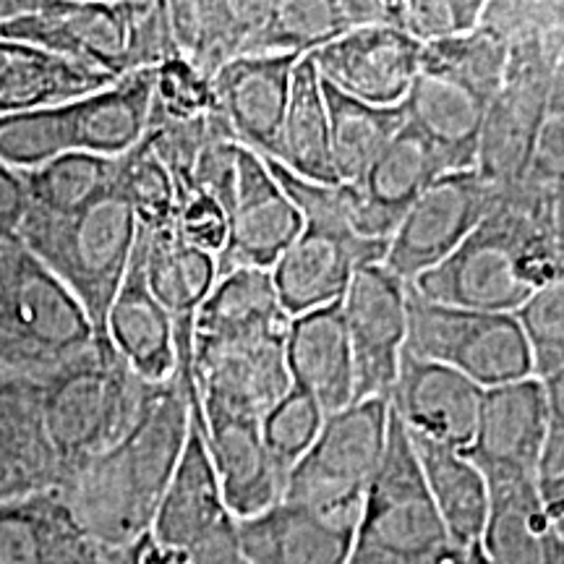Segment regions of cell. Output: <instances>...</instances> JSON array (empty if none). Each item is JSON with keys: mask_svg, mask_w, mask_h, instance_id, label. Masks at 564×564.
I'll return each mask as SVG.
<instances>
[{"mask_svg": "<svg viewBox=\"0 0 564 564\" xmlns=\"http://www.w3.org/2000/svg\"><path fill=\"white\" fill-rule=\"evenodd\" d=\"M178 371L152 384L139 421L105 453L63 470L55 491L105 546L129 552L152 531L192 423V345L178 350Z\"/></svg>", "mask_w": 564, "mask_h": 564, "instance_id": "cell-1", "label": "cell"}, {"mask_svg": "<svg viewBox=\"0 0 564 564\" xmlns=\"http://www.w3.org/2000/svg\"><path fill=\"white\" fill-rule=\"evenodd\" d=\"M560 264L552 194L520 183L499 188L478 228L411 288L442 306L514 314Z\"/></svg>", "mask_w": 564, "mask_h": 564, "instance_id": "cell-2", "label": "cell"}, {"mask_svg": "<svg viewBox=\"0 0 564 564\" xmlns=\"http://www.w3.org/2000/svg\"><path fill=\"white\" fill-rule=\"evenodd\" d=\"M0 40L30 42L42 51L110 74L112 79L158 68L178 55L167 3H63L37 0L0 21Z\"/></svg>", "mask_w": 564, "mask_h": 564, "instance_id": "cell-3", "label": "cell"}, {"mask_svg": "<svg viewBox=\"0 0 564 564\" xmlns=\"http://www.w3.org/2000/svg\"><path fill=\"white\" fill-rule=\"evenodd\" d=\"M510 40L484 24L470 34L429 42L408 89L405 123L442 147L460 171L476 167L486 110L502 82Z\"/></svg>", "mask_w": 564, "mask_h": 564, "instance_id": "cell-4", "label": "cell"}, {"mask_svg": "<svg viewBox=\"0 0 564 564\" xmlns=\"http://www.w3.org/2000/svg\"><path fill=\"white\" fill-rule=\"evenodd\" d=\"M40 411L58 478L76 463L105 453L139 421L152 384L139 379L108 337H97L37 379Z\"/></svg>", "mask_w": 564, "mask_h": 564, "instance_id": "cell-5", "label": "cell"}, {"mask_svg": "<svg viewBox=\"0 0 564 564\" xmlns=\"http://www.w3.org/2000/svg\"><path fill=\"white\" fill-rule=\"evenodd\" d=\"M137 236V215L116 183L100 199L70 215L26 212L17 238L74 293L91 327L105 337V322L129 272Z\"/></svg>", "mask_w": 564, "mask_h": 564, "instance_id": "cell-6", "label": "cell"}, {"mask_svg": "<svg viewBox=\"0 0 564 564\" xmlns=\"http://www.w3.org/2000/svg\"><path fill=\"white\" fill-rule=\"evenodd\" d=\"M97 337L74 293L19 238L0 241V373L40 379Z\"/></svg>", "mask_w": 564, "mask_h": 564, "instance_id": "cell-7", "label": "cell"}, {"mask_svg": "<svg viewBox=\"0 0 564 564\" xmlns=\"http://www.w3.org/2000/svg\"><path fill=\"white\" fill-rule=\"evenodd\" d=\"M455 552L423 484L411 436L390 408L387 447L366 489L348 564H447Z\"/></svg>", "mask_w": 564, "mask_h": 564, "instance_id": "cell-8", "label": "cell"}, {"mask_svg": "<svg viewBox=\"0 0 564 564\" xmlns=\"http://www.w3.org/2000/svg\"><path fill=\"white\" fill-rule=\"evenodd\" d=\"M405 352L449 366L481 390L533 377V352L518 316L442 306L411 285Z\"/></svg>", "mask_w": 564, "mask_h": 564, "instance_id": "cell-9", "label": "cell"}, {"mask_svg": "<svg viewBox=\"0 0 564 564\" xmlns=\"http://www.w3.org/2000/svg\"><path fill=\"white\" fill-rule=\"evenodd\" d=\"M390 434V398L329 413L306 455L288 474L282 499L361 520L366 489L382 463Z\"/></svg>", "mask_w": 564, "mask_h": 564, "instance_id": "cell-10", "label": "cell"}, {"mask_svg": "<svg viewBox=\"0 0 564 564\" xmlns=\"http://www.w3.org/2000/svg\"><path fill=\"white\" fill-rule=\"evenodd\" d=\"M554 70L539 42H510L507 66L486 110L476 171L494 188L520 186L544 126L554 91Z\"/></svg>", "mask_w": 564, "mask_h": 564, "instance_id": "cell-11", "label": "cell"}, {"mask_svg": "<svg viewBox=\"0 0 564 564\" xmlns=\"http://www.w3.org/2000/svg\"><path fill=\"white\" fill-rule=\"evenodd\" d=\"M497 196L499 188L484 181L476 167L442 175L400 217L382 264L403 285H413L478 228Z\"/></svg>", "mask_w": 564, "mask_h": 564, "instance_id": "cell-12", "label": "cell"}, {"mask_svg": "<svg viewBox=\"0 0 564 564\" xmlns=\"http://www.w3.org/2000/svg\"><path fill=\"white\" fill-rule=\"evenodd\" d=\"M340 306L356 379L352 403L390 398L408 340V285L384 264H366L352 274Z\"/></svg>", "mask_w": 564, "mask_h": 564, "instance_id": "cell-13", "label": "cell"}, {"mask_svg": "<svg viewBox=\"0 0 564 564\" xmlns=\"http://www.w3.org/2000/svg\"><path fill=\"white\" fill-rule=\"evenodd\" d=\"M282 333L192 343V377L202 405H220L262 421L291 390Z\"/></svg>", "mask_w": 564, "mask_h": 564, "instance_id": "cell-14", "label": "cell"}, {"mask_svg": "<svg viewBox=\"0 0 564 564\" xmlns=\"http://www.w3.org/2000/svg\"><path fill=\"white\" fill-rule=\"evenodd\" d=\"M423 45L387 24H366L308 55L319 79L343 95L379 108L405 100L419 74Z\"/></svg>", "mask_w": 564, "mask_h": 564, "instance_id": "cell-15", "label": "cell"}, {"mask_svg": "<svg viewBox=\"0 0 564 564\" xmlns=\"http://www.w3.org/2000/svg\"><path fill=\"white\" fill-rule=\"evenodd\" d=\"M301 230V212L274 181L267 162L241 147L236 199L228 212V243L217 257V278L232 270L272 272Z\"/></svg>", "mask_w": 564, "mask_h": 564, "instance_id": "cell-16", "label": "cell"}, {"mask_svg": "<svg viewBox=\"0 0 564 564\" xmlns=\"http://www.w3.org/2000/svg\"><path fill=\"white\" fill-rule=\"evenodd\" d=\"M299 61L301 55H246L212 76L217 112L230 139L262 160L278 154Z\"/></svg>", "mask_w": 564, "mask_h": 564, "instance_id": "cell-17", "label": "cell"}, {"mask_svg": "<svg viewBox=\"0 0 564 564\" xmlns=\"http://www.w3.org/2000/svg\"><path fill=\"white\" fill-rule=\"evenodd\" d=\"M481 400V387L463 373L403 350L390 408L411 434L465 453L476 436Z\"/></svg>", "mask_w": 564, "mask_h": 564, "instance_id": "cell-18", "label": "cell"}, {"mask_svg": "<svg viewBox=\"0 0 564 564\" xmlns=\"http://www.w3.org/2000/svg\"><path fill=\"white\" fill-rule=\"evenodd\" d=\"M390 241H358L333 230L303 225L301 236L272 267V282L285 314L301 316L343 301L352 274L382 264Z\"/></svg>", "mask_w": 564, "mask_h": 564, "instance_id": "cell-19", "label": "cell"}, {"mask_svg": "<svg viewBox=\"0 0 564 564\" xmlns=\"http://www.w3.org/2000/svg\"><path fill=\"white\" fill-rule=\"evenodd\" d=\"M236 525L238 520L232 518L228 505H225L220 481H217L207 444H204L199 400H196L194 387L186 447H183L181 460L175 465L171 486L162 497L150 533L160 544L181 549V552L188 554L225 533L236 531Z\"/></svg>", "mask_w": 564, "mask_h": 564, "instance_id": "cell-20", "label": "cell"}, {"mask_svg": "<svg viewBox=\"0 0 564 564\" xmlns=\"http://www.w3.org/2000/svg\"><path fill=\"white\" fill-rule=\"evenodd\" d=\"M0 564H129V554L100 544L47 489L0 505Z\"/></svg>", "mask_w": 564, "mask_h": 564, "instance_id": "cell-21", "label": "cell"}, {"mask_svg": "<svg viewBox=\"0 0 564 564\" xmlns=\"http://www.w3.org/2000/svg\"><path fill=\"white\" fill-rule=\"evenodd\" d=\"M199 415L212 468L232 518H253L278 505L285 491V476L274 468L267 453L259 419L230 408L202 403Z\"/></svg>", "mask_w": 564, "mask_h": 564, "instance_id": "cell-22", "label": "cell"}, {"mask_svg": "<svg viewBox=\"0 0 564 564\" xmlns=\"http://www.w3.org/2000/svg\"><path fill=\"white\" fill-rule=\"evenodd\" d=\"M356 528V518L280 499L238 520V539L249 564H348Z\"/></svg>", "mask_w": 564, "mask_h": 564, "instance_id": "cell-23", "label": "cell"}, {"mask_svg": "<svg viewBox=\"0 0 564 564\" xmlns=\"http://www.w3.org/2000/svg\"><path fill=\"white\" fill-rule=\"evenodd\" d=\"M546 444V394L541 379L484 390L476 436L465 457L478 470H525L541 478V457Z\"/></svg>", "mask_w": 564, "mask_h": 564, "instance_id": "cell-24", "label": "cell"}, {"mask_svg": "<svg viewBox=\"0 0 564 564\" xmlns=\"http://www.w3.org/2000/svg\"><path fill=\"white\" fill-rule=\"evenodd\" d=\"M291 387L306 392L324 415L352 405L356 379L340 301L293 316L285 337Z\"/></svg>", "mask_w": 564, "mask_h": 564, "instance_id": "cell-25", "label": "cell"}, {"mask_svg": "<svg viewBox=\"0 0 564 564\" xmlns=\"http://www.w3.org/2000/svg\"><path fill=\"white\" fill-rule=\"evenodd\" d=\"M55 484L58 460L42 423L37 379L0 373V505Z\"/></svg>", "mask_w": 564, "mask_h": 564, "instance_id": "cell-26", "label": "cell"}, {"mask_svg": "<svg viewBox=\"0 0 564 564\" xmlns=\"http://www.w3.org/2000/svg\"><path fill=\"white\" fill-rule=\"evenodd\" d=\"M105 337L144 382L160 384L178 371L175 324L147 288L139 243L133 246L129 272L112 299Z\"/></svg>", "mask_w": 564, "mask_h": 564, "instance_id": "cell-27", "label": "cell"}, {"mask_svg": "<svg viewBox=\"0 0 564 564\" xmlns=\"http://www.w3.org/2000/svg\"><path fill=\"white\" fill-rule=\"evenodd\" d=\"M489 510L481 549L489 564H544V544L552 533L541 478L525 470H481Z\"/></svg>", "mask_w": 564, "mask_h": 564, "instance_id": "cell-28", "label": "cell"}, {"mask_svg": "<svg viewBox=\"0 0 564 564\" xmlns=\"http://www.w3.org/2000/svg\"><path fill=\"white\" fill-rule=\"evenodd\" d=\"M116 82L121 79L30 42L0 40V116L58 108Z\"/></svg>", "mask_w": 564, "mask_h": 564, "instance_id": "cell-29", "label": "cell"}, {"mask_svg": "<svg viewBox=\"0 0 564 564\" xmlns=\"http://www.w3.org/2000/svg\"><path fill=\"white\" fill-rule=\"evenodd\" d=\"M455 171L460 167L442 147H436L426 133L413 129L411 123H405L358 181V188L364 192L373 215L382 220L392 236L408 207L442 175Z\"/></svg>", "mask_w": 564, "mask_h": 564, "instance_id": "cell-30", "label": "cell"}, {"mask_svg": "<svg viewBox=\"0 0 564 564\" xmlns=\"http://www.w3.org/2000/svg\"><path fill=\"white\" fill-rule=\"evenodd\" d=\"M154 68L123 76L95 95L68 102L74 152L123 158L150 131Z\"/></svg>", "mask_w": 564, "mask_h": 564, "instance_id": "cell-31", "label": "cell"}, {"mask_svg": "<svg viewBox=\"0 0 564 564\" xmlns=\"http://www.w3.org/2000/svg\"><path fill=\"white\" fill-rule=\"evenodd\" d=\"M408 436H411L423 484L453 546H478L486 525V510H489L484 474L460 449L444 447L440 442L423 440L411 432Z\"/></svg>", "mask_w": 564, "mask_h": 564, "instance_id": "cell-32", "label": "cell"}, {"mask_svg": "<svg viewBox=\"0 0 564 564\" xmlns=\"http://www.w3.org/2000/svg\"><path fill=\"white\" fill-rule=\"evenodd\" d=\"M264 11L267 3H167V21L181 58L212 79L249 55Z\"/></svg>", "mask_w": 564, "mask_h": 564, "instance_id": "cell-33", "label": "cell"}, {"mask_svg": "<svg viewBox=\"0 0 564 564\" xmlns=\"http://www.w3.org/2000/svg\"><path fill=\"white\" fill-rule=\"evenodd\" d=\"M137 243L150 293L175 327H194L196 312L217 282V257L188 246L173 225L162 230L139 228Z\"/></svg>", "mask_w": 564, "mask_h": 564, "instance_id": "cell-34", "label": "cell"}, {"mask_svg": "<svg viewBox=\"0 0 564 564\" xmlns=\"http://www.w3.org/2000/svg\"><path fill=\"white\" fill-rule=\"evenodd\" d=\"M291 324L274 291L272 272L232 270L217 278L194 319L192 343L282 333Z\"/></svg>", "mask_w": 564, "mask_h": 564, "instance_id": "cell-35", "label": "cell"}, {"mask_svg": "<svg viewBox=\"0 0 564 564\" xmlns=\"http://www.w3.org/2000/svg\"><path fill=\"white\" fill-rule=\"evenodd\" d=\"M366 24H382V3H267L249 55H312Z\"/></svg>", "mask_w": 564, "mask_h": 564, "instance_id": "cell-36", "label": "cell"}, {"mask_svg": "<svg viewBox=\"0 0 564 564\" xmlns=\"http://www.w3.org/2000/svg\"><path fill=\"white\" fill-rule=\"evenodd\" d=\"M272 160L303 181L340 183L333 165L322 79L308 55H303L293 70L291 100H288L285 121H282L278 154Z\"/></svg>", "mask_w": 564, "mask_h": 564, "instance_id": "cell-37", "label": "cell"}, {"mask_svg": "<svg viewBox=\"0 0 564 564\" xmlns=\"http://www.w3.org/2000/svg\"><path fill=\"white\" fill-rule=\"evenodd\" d=\"M329 118V144L333 165L340 183H358L384 147L405 126L403 105L379 108L343 95L322 82Z\"/></svg>", "mask_w": 564, "mask_h": 564, "instance_id": "cell-38", "label": "cell"}, {"mask_svg": "<svg viewBox=\"0 0 564 564\" xmlns=\"http://www.w3.org/2000/svg\"><path fill=\"white\" fill-rule=\"evenodd\" d=\"M121 158L68 152L34 171L21 173L26 192V212L37 215H70L79 212L118 183Z\"/></svg>", "mask_w": 564, "mask_h": 564, "instance_id": "cell-39", "label": "cell"}, {"mask_svg": "<svg viewBox=\"0 0 564 564\" xmlns=\"http://www.w3.org/2000/svg\"><path fill=\"white\" fill-rule=\"evenodd\" d=\"M74 152L68 105L0 116V162L24 173Z\"/></svg>", "mask_w": 564, "mask_h": 564, "instance_id": "cell-40", "label": "cell"}, {"mask_svg": "<svg viewBox=\"0 0 564 564\" xmlns=\"http://www.w3.org/2000/svg\"><path fill=\"white\" fill-rule=\"evenodd\" d=\"M118 186L129 199L139 228H171L175 220V183L165 162L154 152L150 137L141 139L129 154L121 158Z\"/></svg>", "mask_w": 564, "mask_h": 564, "instance_id": "cell-41", "label": "cell"}, {"mask_svg": "<svg viewBox=\"0 0 564 564\" xmlns=\"http://www.w3.org/2000/svg\"><path fill=\"white\" fill-rule=\"evenodd\" d=\"M327 415L306 392L291 387L270 411L262 415L259 429L267 453H270L274 468L285 476L299 465L303 455L312 449L316 436L322 432V423Z\"/></svg>", "mask_w": 564, "mask_h": 564, "instance_id": "cell-42", "label": "cell"}, {"mask_svg": "<svg viewBox=\"0 0 564 564\" xmlns=\"http://www.w3.org/2000/svg\"><path fill=\"white\" fill-rule=\"evenodd\" d=\"M481 0H405L382 3V24L394 26L421 45L470 34L484 24Z\"/></svg>", "mask_w": 564, "mask_h": 564, "instance_id": "cell-43", "label": "cell"}, {"mask_svg": "<svg viewBox=\"0 0 564 564\" xmlns=\"http://www.w3.org/2000/svg\"><path fill=\"white\" fill-rule=\"evenodd\" d=\"M217 112L212 79L181 55H173L154 68L152 116L158 123H194Z\"/></svg>", "mask_w": 564, "mask_h": 564, "instance_id": "cell-44", "label": "cell"}, {"mask_svg": "<svg viewBox=\"0 0 564 564\" xmlns=\"http://www.w3.org/2000/svg\"><path fill=\"white\" fill-rule=\"evenodd\" d=\"M533 352V377L564 364V264L514 312Z\"/></svg>", "mask_w": 564, "mask_h": 564, "instance_id": "cell-45", "label": "cell"}, {"mask_svg": "<svg viewBox=\"0 0 564 564\" xmlns=\"http://www.w3.org/2000/svg\"><path fill=\"white\" fill-rule=\"evenodd\" d=\"M175 183V220L173 228L194 249L220 257L228 243V212L209 194L192 183Z\"/></svg>", "mask_w": 564, "mask_h": 564, "instance_id": "cell-46", "label": "cell"}, {"mask_svg": "<svg viewBox=\"0 0 564 564\" xmlns=\"http://www.w3.org/2000/svg\"><path fill=\"white\" fill-rule=\"evenodd\" d=\"M523 183L546 194L564 192V82H554L552 102L535 139Z\"/></svg>", "mask_w": 564, "mask_h": 564, "instance_id": "cell-47", "label": "cell"}, {"mask_svg": "<svg viewBox=\"0 0 564 564\" xmlns=\"http://www.w3.org/2000/svg\"><path fill=\"white\" fill-rule=\"evenodd\" d=\"M546 394V444L541 457V484L564 474V364L541 377Z\"/></svg>", "mask_w": 564, "mask_h": 564, "instance_id": "cell-48", "label": "cell"}, {"mask_svg": "<svg viewBox=\"0 0 564 564\" xmlns=\"http://www.w3.org/2000/svg\"><path fill=\"white\" fill-rule=\"evenodd\" d=\"M26 215V192L21 173L0 162V241H13L19 236L21 220Z\"/></svg>", "mask_w": 564, "mask_h": 564, "instance_id": "cell-49", "label": "cell"}, {"mask_svg": "<svg viewBox=\"0 0 564 564\" xmlns=\"http://www.w3.org/2000/svg\"><path fill=\"white\" fill-rule=\"evenodd\" d=\"M126 554H129V564H192L186 552L160 544L152 539V533L141 535Z\"/></svg>", "mask_w": 564, "mask_h": 564, "instance_id": "cell-50", "label": "cell"}, {"mask_svg": "<svg viewBox=\"0 0 564 564\" xmlns=\"http://www.w3.org/2000/svg\"><path fill=\"white\" fill-rule=\"evenodd\" d=\"M544 564H564V539H560L554 531L549 533L544 544Z\"/></svg>", "mask_w": 564, "mask_h": 564, "instance_id": "cell-51", "label": "cell"}, {"mask_svg": "<svg viewBox=\"0 0 564 564\" xmlns=\"http://www.w3.org/2000/svg\"><path fill=\"white\" fill-rule=\"evenodd\" d=\"M447 564H489V560H486L484 549L478 544L474 549H457Z\"/></svg>", "mask_w": 564, "mask_h": 564, "instance_id": "cell-52", "label": "cell"}, {"mask_svg": "<svg viewBox=\"0 0 564 564\" xmlns=\"http://www.w3.org/2000/svg\"><path fill=\"white\" fill-rule=\"evenodd\" d=\"M26 9V0H0V21L17 17Z\"/></svg>", "mask_w": 564, "mask_h": 564, "instance_id": "cell-53", "label": "cell"}]
</instances>
